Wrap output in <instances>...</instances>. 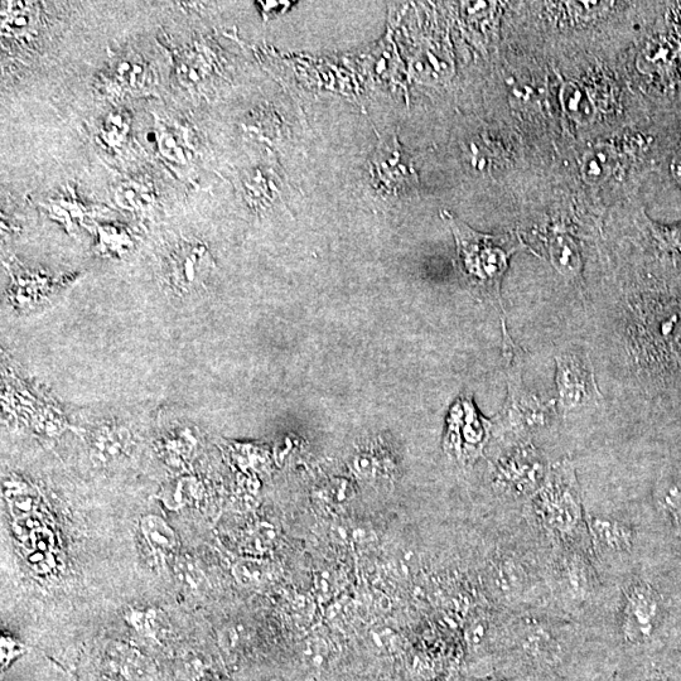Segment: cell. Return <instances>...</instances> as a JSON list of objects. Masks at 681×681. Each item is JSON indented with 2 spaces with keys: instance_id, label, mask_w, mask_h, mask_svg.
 Segmentation results:
<instances>
[{
  "instance_id": "obj_1",
  "label": "cell",
  "mask_w": 681,
  "mask_h": 681,
  "mask_svg": "<svg viewBox=\"0 0 681 681\" xmlns=\"http://www.w3.org/2000/svg\"><path fill=\"white\" fill-rule=\"evenodd\" d=\"M443 220L452 230L456 241L458 272L471 292L481 301L496 307L501 318L504 345L514 342L507 331L506 313L501 286L510 259L519 251L528 250L518 234L487 235L477 233L451 212H442Z\"/></svg>"
},
{
  "instance_id": "obj_2",
  "label": "cell",
  "mask_w": 681,
  "mask_h": 681,
  "mask_svg": "<svg viewBox=\"0 0 681 681\" xmlns=\"http://www.w3.org/2000/svg\"><path fill=\"white\" fill-rule=\"evenodd\" d=\"M529 501L536 521L555 538L571 539L586 526L576 468L568 458L550 465L543 485Z\"/></svg>"
},
{
  "instance_id": "obj_3",
  "label": "cell",
  "mask_w": 681,
  "mask_h": 681,
  "mask_svg": "<svg viewBox=\"0 0 681 681\" xmlns=\"http://www.w3.org/2000/svg\"><path fill=\"white\" fill-rule=\"evenodd\" d=\"M507 360V398L497 417L502 431L516 442L531 441L535 433L553 422L558 407L555 399L543 398L525 385L523 380V352L515 344L504 346Z\"/></svg>"
},
{
  "instance_id": "obj_4",
  "label": "cell",
  "mask_w": 681,
  "mask_h": 681,
  "mask_svg": "<svg viewBox=\"0 0 681 681\" xmlns=\"http://www.w3.org/2000/svg\"><path fill=\"white\" fill-rule=\"evenodd\" d=\"M558 412L562 415L596 407L603 400L591 357L584 350H564L555 356Z\"/></svg>"
},
{
  "instance_id": "obj_5",
  "label": "cell",
  "mask_w": 681,
  "mask_h": 681,
  "mask_svg": "<svg viewBox=\"0 0 681 681\" xmlns=\"http://www.w3.org/2000/svg\"><path fill=\"white\" fill-rule=\"evenodd\" d=\"M550 465L531 441L516 442L497 462L495 486L513 499H530L543 485Z\"/></svg>"
},
{
  "instance_id": "obj_6",
  "label": "cell",
  "mask_w": 681,
  "mask_h": 681,
  "mask_svg": "<svg viewBox=\"0 0 681 681\" xmlns=\"http://www.w3.org/2000/svg\"><path fill=\"white\" fill-rule=\"evenodd\" d=\"M369 172L371 185L383 195H407L420 186L413 157L396 135L380 140L369 159Z\"/></svg>"
},
{
  "instance_id": "obj_7",
  "label": "cell",
  "mask_w": 681,
  "mask_h": 681,
  "mask_svg": "<svg viewBox=\"0 0 681 681\" xmlns=\"http://www.w3.org/2000/svg\"><path fill=\"white\" fill-rule=\"evenodd\" d=\"M214 268V259L205 244L197 240H182L169 251L166 280L176 292L188 293L204 283Z\"/></svg>"
},
{
  "instance_id": "obj_8",
  "label": "cell",
  "mask_w": 681,
  "mask_h": 681,
  "mask_svg": "<svg viewBox=\"0 0 681 681\" xmlns=\"http://www.w3.org/2000/svg\"><path fill=\"white\" fill-rule=\"evenodd\" d=\"M660 615L658 594L649 584H631L623 596L621 629L627 640L641 642L649 639Z\"/></svg>"
},
{
  "instance_id": "obj_9",
  "label": "cell",
  "mask_w": 681,
  "mask_h": 681,
  "mask_svg": "<svg viewBox=\"0 0 681 681\" xmlns=\"http://www.w3.org/2000/svg\"><path fill=\"white\" fill-rule=\"evenodd\" d=\"M490 428L491 423L477 412L472 399L462 396L449 412L447 443L458 456L465 447L475 454L484 446Z\"/></svg>"
},
{
  "instance_id": "obj_10",
  "label": "cell",
  "mask_w": 681,
  "mask_h": 681,
  "mask_svg": "<svg viewBox=\"0 0 681 681\" xmlns=\"http://www.w3.org/2000/svg\"><path fill=\"white\" fill-rule=\"evenodd\" d=\"M48 219L64 226L66 233L76 235L81 227H88L85 221L94 215L95 209L86 205L77 195L74 187L65 186L41 204Z\"/></svg>"
},
{
  "instance_id": "obj_11",
  "label": "cell",
  "mask_w": 681,
  "mask_h": 681,
  "mask_svg": "<svg viewBox=\"0 0 681 681\" xmlns=\"http://www.w3.org/2000/svg\"><path fill=\"white\" fill-rule=\"evenodd\" d=\"M108 93L122 98L123 95H138L147 91L151 82V72L137 57L111 61L103 76Z\"/></svg>"
},
{
  "instance_id": "obj_12",
  "label": "cell",
  "mask_w": 681,
  "mask_h": 681,
  "mask_svg": "<svg viewBox=\"0 0 681 681\" xmlns=\"http://www.w3.org/2000/svg\"><path fill=\"white\" fill-rule=\"evenodd\" d=\"M586 528L594 547L610 554H625L634 547L631 526L608 516H586Z\"/></svg>"
},
{
  "instance_id": "obj_13",
  "label": "cell",
  "mask_w": 681,
  "mask_h": 681,
  "mask_svg": "<svg viewBox=\"0 0 681 681\" xmlns=\"http://www.w3.org/2000/svg\"><path fill=\"white\" fill-rule=\"evenodd\" d=\"M560 591L569 600L586 601L594 592V573L587 560L578 553H569L558 563Z\"/></svg>"
},
{
  "instance_id": "obj_14",
  "label": "cell",
  "mask_w": 681,
  "mask_h": 681,
  "mask_svg": "<svg viewBox=\"0 0 681 681\" xmlns=\"http://www.w3.org/2000/svg\"><path fill=\"white\" fill-rule=\"evenodd\" d=\"M156 142L159 154L176 166H187L192 161L193 147L186 125L156 119Z\"/></svg>"
},
{
  "instance_id": "obj_15",
  "label": "cell",
  "mask_w": 681,
  "mask_h": 681,
  "mask_svg": "<svg viewBox=\"0 0 681 681\" xmlns=\"http://www.w3.org/2000/svg\"><path fill=\"white\" fill-rule=\"evenodd\" d=\"M548 259L553 268L568 280H581L583 257L581 246L567 231H554L545 241Z\"/></svg>"
},
{
  "instance_id": "obj_16",
  "label": "cell",
  "mask_w": 681,
  "mask_h": 681,
  "mask_svg": "<svg viewBox=\"0 0 681 681\" xmlns=\"http://www.w3.org/2000/svg\"><path fill=\"white\" fill-rule=\"evenodd\" d=\"M96 241L95 253L110 259H123L134 249L132 233L127 227L113 222H94L91 226Z\"/></svg>"
},
{
  "instance_id": "obj_17",
  "label": "cell",
  "mask_w": 681,
  "mask_h": 681,
  "mask_svg": "<svg viewBox=\"0 0 681 681\" xmlns=\"http://www.w3.org/2000/svg\"><path fill=\"white\" fill-rule=\"evenodd\" d=\"M617 164L616 149L607 143H598L589 147L581 158V175L589 186H601L615 172Z\"/></svg>"
},
{
  "instance_id": "obj_18",
  "label": "cell",
  "mask_w": 681,
  "mask_h": 681,
  "mask_svg": "<svg viewBox=\"0 0 681 681\" xmlns=\"http://www.w3.org/2000/svg\"><path fill=\"white\" fill-rule=\"evenodd\" d=\"M115 202L128 211H146L156 205L157 191L147 178L128 177L115 187Z\"/></svg>"
},
{
  "instance_id": "obj_19",
  "label": "cell",
  "mask_w": 681,
  "mask_h": 681,
  "mask_svg": "<svg viewBox=\"0 0 681 681\" xmlns=\"http://www.w3.org/2000/svg\"><path fill=\"white\" fill-rule=\"evenodd\" d=\"M492 591L501 598H515L524 592L526 573L524 568L513 559L497 560L490 573Z\"/></svg>"
},
{
  "instance_id": "obj_20",
  "label": "cell",
  "mask_w": 681,
  "mask_h": 681,
  "mask_svg": "<svg viewBox=\"0 0 681 681\" xmlns=\"http://www.w3.org/2000/svg\"><path fill=\"white\" fill-rule=\"evenodd\" d=\"M37 4L30 2L7 3L2 13L3 36L24 38L36 31L38 13Z\"/></svg>"
},
{
  "instance_id": "obj_21",
  "label": "cell",
  "mask_w": 681,
  "mask_h": 681,
  "mask_svg": "<svg viewBox=\"0 0 681 681\" xmlns=\"http://www.w3.org/2000/svg\"><path fill=\"white\" fill-rule=\"evenodd\" d=\"M560 100L569 118L578 124L591 123L594 118V106L586 88L577 82H564L560 90Z\"/></svg>"
},
{
  "instance_id": "obj_22",
  "label": "cell",
  "mask_w": 681,
  "mask_h": 681,
  "mask_svg": "<svg viewBox=\"0 0 681 681\" xmlns=\"http://www.w3.org/2000/svg\"><path fill=\"white\" fill-rule=\"evenodd\" d=\"M140 530L146 538L149 547L154 552L168 555L177 549L178 538L176 531L158 516L147 515L140 520Z\"/></svg>"
},
{
  "instance_id": "obj_23",
  "label": "cell",
  "mask_w": 681,
  "mask_h": 681,
  "mask_svg": "<svg viewBox=\"0 0 681 681\" xmlns=\"http://www.w3.org/2000/svg\"><path fill=\"white\" fill-rule=\"evenodd\" d=\"M655 501L671 523L681 529V478H661L656 486Z\"/></svg>"
},
{
  "instance_id": "obj_24",
  "label": "cell",
  "mask_w": 681,
  "mask_h": 681,
  "mask_svg": "<svg viewBox=\"0 0 681 681\" xmlns=\"http://www.w3.org/2000/svg\"><path fill=\"white\" fill-rule=\"evenodd\" d=\"M198 484L195 478L183 477L166 485L159 495L164 506L171 510H180L196 499Z\"/></svg>"
},
{
  "instance_id": "obj_25",
  "label": "cell",
  "mask_w": 681,
  "mask_h": 681,
  "mask_svg": "<svg viewBox=\"0 0 681 681\" xmlns=\"http://www.w3.org/2000/svg\"><path fill=\"white\" fill-rule=\"evenodd\" d=\"M130 132V117L122 110H115L105 118L100 128V137L106 146L117 149L123 148L127 143Z\"/></svg>"
},
{
  "instance_id": "obj_26",
  "label": "cell",
  "mask_w": 681,
  "mask_h": 681,
  "mask_svg": "<svg viewBox=\"0 0 681 681\" xmlns=\"http://www.w3.org/2000/svg\"><path fill=\"white\" fill-rule=\"evenodd\" d=\"M176 581L190 592H200L207 586L204 572L198 567L196 560L188 555H181L175 562Z\"/></svg>"
},
{
  "instance_id": "obj_27",
  "label": "cell",
  "mask_w": 681,
  "mask_h": 681,
  "mask_svg": "<svg viewBox=\"0 0 681 681\" xmlns=\"http://www.w3.org/2000/svg\"><path fill=\"white\" fill-rule=\"evenodd\" d=\"M268 564L257 559H240L234 564L233 576L244 587L259 586L267 581Z\"/></svg>"
},
{
  "instance_id": "obj_28",
  "label": "cell",
  "mask_w": 681,
  "mask_h": 681,
  "mask_svg": "<svg viewBox=\"0 0 681 681\" xmlns=\"http://www.w3.org/2000/svg\"><path fill=\"white\" fill-rule=\"evenodd\" d=\"M128 620L140 632H144L149 636H158L161 632L167 630L168 621L163 617L162 613L158 611H134L130 613Z\"/></svg>"
},
{
  "instance_id": "obj_29",
  "label": "cell",
  "mask_w": 681,
  "mask_h": 681,
  "mask_svg": "<svg viewBox=\"0 0 681 681\" xmlns=\"http://www.w3.org/2000/svg\"><path fill=\"white\" fill-rule=\"evenodd\" d=\"M332 540L335 543H364L370 538L369 531L364 528H355L352 525L337 524L331 528Z\"/></svg>"
},
{
  "instance_id": "obj_30",
  "label": "cell",
  "mask_w": 681,
  "mask_h": 681,
  "mask_svg": "<svg viewBox=\"0 0 681 681\" xmlns=\"http://www.w3.org/2000/svg\"><path fill=\"white\" fill-rule=\"evenodd\" d=\"M315 589L320 600H330V598L337 592L338 589L337 574L332 571H323L317 573L315 576Z\"/></svg>"
},
{
  "instance_id": "obj_31",
  "label": "cell",
  "mask_w": 681,
  "mask_h": 681,
  "mask_svg": "<svg viewBox=\"0 0 681 681\" xmlns=\"http://www.w3.org/2000/svg\"><path fill=\"white\" fill-rule=\"evenodd\" d=\"M669 171L676 185L681 188V139L678 147L675 148L673 156H671Z\"/></svg>"
},
{
  "instance_id": "obj_32",
  "label": "cell",
  "mask_w": 681,
  "mask_h": 681,
  "mask_svg": "<svg viewBox=\"0 0 681 681\" xmlns=\"http://www.w3.org/2000/svg\"><path fill=\"white\" fill-rule=\"evenodd\" d=\"M258 4L265 18H272L275 14L284 13L291 6L288 2H259Z\"/></svg>"
}]
</instances>
